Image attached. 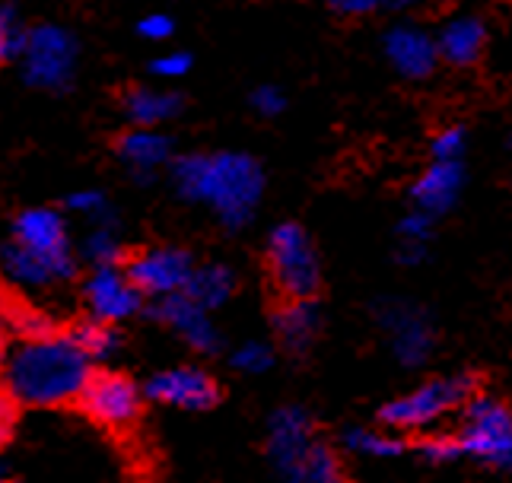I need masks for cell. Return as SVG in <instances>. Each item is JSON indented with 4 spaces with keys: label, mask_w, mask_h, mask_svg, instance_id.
I'll list each match as a JSON object with an SVG mask.
<instances>
[{
    "label": "cell",
    "mask_w": 512,
    "mask_h": 483,
    "mask_svg": "<svg viewBox=\"0 0 512 483\" xmlns=\"http://www.w3.org/2000/svg\"><path fill=\"white\" fill-rule=\"evenodd\" d=\"M172 185L188 204L207 207L226 232H239L255 220L268 175L252 153H182L169 159Z\"/></svg>",
    "instance_id": "6da1fadb"
},
{
    "label": "cell",
    "mask_w": 512,
    "mask_h": 483,
    "mask_svg": "<svg viewBox=\"0 0 512 483\" xmlns=\"http://www.w3.org/2000/svg\"><path fill=\"white\" fill-rule=\"evenodd\" d=\"M96 363L86 356L67 331H51L7 350L0 379L20 407H67Z\"/></svg>",
    "instance_id": "7a4b0ae2"
},
{
    "label": "cell",
    "mask_w": 512,
    "mask_h": 483,
    "mask_svg": "<svg viewBox=\"0 0 512 483\" xmlns=\"http://www.w3.org/2000/svg\"><path fill=\"white\" fill-rule=\"evenodd\" d=\"M264 271L277 299H319L322 261L303 223H280L264 245Z\"/></svg>",
    "instance_id": "3957f363"
},
{
    "label": "cell",
    "mask_w": 512,
    "mask_h": 483,
    "mask_svg": "<svg viewBox=\"0 0 512 483\" xmlns=\"http://www.w3.org/2000/svg\"><path fill=\"white\" fill-rule=\"evenodd\" d=\"M478 388H481L478 372L439 375V379L417 385L414 391H408V395L382 404L379 423L385 429H398V433H420V429H430L446 414L462 407Z\"/></svg>",
    "instance_id": "277c9868"
},
{
    "label": "cell",
    "mask_w": 512,
    "mask_h": 483,
    "mask_svg": "<svg viewBox=\"0 0 512 483\" xmlns=\"http://www.w3.org/2000/svg\"><path fill=\"white\" fill-rule=\"evenodd\" d=\"M20 74L26 86L42 89V93H67L77 77L80 45L74 32L55 23H39L23 29V42L16 51Z\"/></svg>",
    "instance_id": "5b68a950"
},
{
    "label": "cell",
    "mask_w": 512,
    "mask_h": 483,
    "mask_svg": "<svg viewBox=\"0 0 512 483\" xmlns=\"http://www.w3.org/2000/svg\"><path fill=\"white\" fill-rule=\"evenodd\" d=\"M74 407L90 423L109 429L115 436H128L144 420V388L128 372L93 366L77 391Z\"/></svg>",
    "instance_id": "8992f818"
},
{
    "label": "cell",
    "mask_w": 512,
    "mask_h": 483,
    "mask_svg": "<svg viewBox=\"0 0 512 483\" xmlns=\"http://www.w3.org/2000/svg\"><path fill=\"white\" fill-rule=\"evenodd\" d=\"M462 455L487 464L493 471L512 468V410L506 401L474 391L462 404V429H458Z\"/></svg>",
    "instance_id": "52a82bcc"
},
{
    "label": "cell",
    "mask_w": 512,
    "mask_h": 483,
    "mask_svg": "<svg viewBox=\"0 0 512 483\" xmlns=\"http://www.w3.org/2000/svg\"><path fill=\"white\" fill-rule=\"evenodd\" d=\"M379 328L388 334V344L401 366L417 369L433 356L436 350V325L430 312L411 299H392L376 306Z\"/></svg>",
    "instance_id": "ba28073f"
},
{
    "label": "cell",
    "mask_w": 512,
    "mask_h": 483,
    "mask_svg": "<svg viewBox=\"0 0 512 483\" xmlns=\"http://www.w3.org/2000/svg\"><path fill=\"white\" fill-rule=\"evenodd\" d=\"M144 312L150 321H156V325H163L175 337H182L194 353L217 356L223 350V337L214 328V321H210V312L201 309L194 299H188L182 290L156 296L153 302H144Z\"/></svg>",
    "instance_id": "9c48e42d"
},
{
    "label": "cell",
    "mask_w": 512,
    "mask_h": 483,
    "mask_svg": "<svg viewBox=\"0 0 512 483\" xmlns=\"http://www.w3.org/2000/svg\"><path fill=\"white\" fill-rule=\"evenodd\" d=\"M121 267H125L128 280L144 293V299H156V296L182 290L191 267H194V258L188 248L156 245V248H137V252H128Z\"/></svg>",
    "instance_id": "30bf717a"
},
{
    "label": "cell",
    "mask_w": 512,
    "mask_h": 483,
    "mask_svg": "<svg viewBox=\"0 0 512 483\" xmlns=\"http://www.w3.org/2000/svg\"><path fill=\"white\" fill-rule=\"evenodd\" d=\"M144 398L175 410L204 414L223 401V385L201 366H172L153 375L144 388Z\"/></svg>",
    "instance_id": "8fae6325"
},
{
    "label": "cell",
    "mask_w": 512,
    "mask_h": 483,
    "mask_svg": "<svg viewBox=\"0 0 512 483\" xmlns=\"http://www.w3.org/2000/svg\"><path fill=\"white\" fill-rule=\"evenodd\" d=\"M83 302H86V309H90L93 318L121 325V321H128V318L144 312L147 299L128 280L125 267L105 264V267H93L90 277L83 280Z\"/></svg>",
    "instance_id": "7c38bea8"
},
{
    "label": "cell",
    "mask_w": 512,
    "mask_h": 483,
    "mask_svg": "<svg viewBox=\"0 0 512 483\" xmlns=\"http://www.w3.org/2000/svg\"><path fill=\"white\" fill-rule=\"evenodd\" d=\"M315 429H319L315 426V417L303 404H284L271 414L268 445H264V449H268V458L280 477L293 480L299 461H303V455L309 452V445L319 439Z\"/></svg>",
    "instance_id": "4fadbf2b"
},
{
    "label": "cell",
    "mask_w": 512,
    "mask_h": 483,
    "mask_svg": "<svg viewBox=\"0 0 512 483\" xmlns=\"http://www.w3.org/2000/svg\"><path fill=\"white\" fill-rule=\"evenodd\" d=\"M465 159H433L417 182L411 185L408 198L417 210L430 213V217H446V213L458 204L465 188Z\"/></svg>",
    "instance_id": "5bb4252c"
},
{
    "label": "cell",
    "mask_w": 512,
    "mask_h": 483,
    "mask_svg": "<svg viewBox=\"0 0 512 483\" xmlns=\"http://www.w3.org/2000/svg\"><path fill=\"white\" fill-rule=\"evenodd\" d=\"M0 271L13 283L29 286V290H48V286L70 283L80 271V261H51L20 242H7L0 248Z\"/></svg>",
    "instance_id": "9a60e30c"
},
{
    "label": "cell",
    "mask_w": 512,
    "mask_h": 483,
    "mask_svg": "<svg viewBox=\"0 0 512 483\" xmlns=\"http://www.w3.org/2000/svg\"><path fill=\"white\" fill-rule=\"evenodd\" d=\"M13 242H20L32 252H39L51 261H77L70 252L67 220L55 207H29L13 220Z\"/></svg>",
    "instance_id": "2e32d148"
},
{
    "label": "cell",
    "mask_w": 512,
    "mask_h": 483,
    "mask_svg": "<svg viewBox=\"0 0 512 483\" xmlns=\"http://www.w3.org/2000/svg\"><path fill=\"white\" fill-rule=\"evenodd\" d=\"M382 51L404 80H430L439 67L436 39L417 26H392L382 39Z\"/></svg>",
    "instance_id": "e0dca14e"
},
{
    "label": "cell",
    "mask_w": 512,
    "mask_h": 483,
    "mask_svg": "<svg viewBox=\"0 0 512 483\" xmlns=\"http://www.w3.org/2000/svg\"><path fill=\"white\" fill-rule=\"evenodd\" d=\"M271 325L280 347L293 356H306L322 334L319 299H277L271 312Z\"/></svg>",
    "instance_id": "ac0fdd59"
},
{
    "label": "cell",
    "mask_w": 512,
    "mask_h": 483,
    "mask_svg": "<svg viewBox=\"0 0 512 483\" xmlns=\"http://www.w3.org/2000/svg\"><path fill=\"white\" fill-rule=\"evenodd\" d=\"M115 156L121 163H128V169L140 178V182H150L153 172L169 166V159L175 156V143L163 131L137 128L134 124L131 131H125L115 140Z\"/></svg>",
    "instance_id": "d6986e66"
},
{
    "label": "cell",
    "mask_w": 512,
    "mask_h": 483,
    "mask_svg": "<svg viewBox=\"0 0 512 483\" xmlns=\"http://www.w3.org/2000/svg\"><path fill=\"white\" fill-rule=\"evenodd\" d=\"M490 32L481 16H455L436 35V55L452 67H474L487 51Z\"/></svg>",
    "instance_id": "ffe728a7"
},
{
    "label": "cell",
    "mask_w": 512,
    "mask_h": 483,
    "mask_svg": "<svg viewBox=\"0 0 512 483\" xmlns=\"http://www.w3.org/2000/svg\"><path fill=\"white\" fill-rule=\"evenodd\" d=\"M121 109L128 121L137 128H160V124L179 118L185 112V96L172 89H153V86H128L121 93Z\"/></svg>",
    "instance_id": "44dd1931"
},
{
    "label": "cell",
    "mask_w": 512,
    "mask_h": 483,
    "mask_svg": "<svg viewBox=\"0 0 512 483\" xmlns=\"http://www.w3.org/2000/svg\"><path fill=\"white\" fill-rule=\"evenodd\" d=\"M182 293L198 302V306L207 309V312L223 309L236 293V271H233V267H226V264H217V261L194 264L185 286H182Z\"/></svg>",
    "instance_id": "7402d4cb"
},
{
    "label": "cell",
    "mask_w": 512,
    "mask_h": 483,
    "mask_svg": "<svg viewBox=\"0 0 512 483\" xmlns=\"http://www.w3.org/2000/svg\"><path fill=\"white\" fill-rule=\"evenodd\" d=\"M70 341H74L86 356H90L93 363H105L109 356L118 353L121 347V331L112 321H102V318H80L74 325L67 328Z\"/></svg>",
    "instance_id": "603a6c76"
},
{
    "label": "cell",
    "mask_w": 512,
    "mask_h": 483,
    "mask_svg": "<svg viewBox=\"0 0 512 483\" xmlns=\"http://www.w3.org/2000/svg\"><path fill=\"white\" fill-rule=\"evenodd\" d=\"M341 449L347 455H360V458H398L408 452V439L385 433V429L347 426L341 433Z\"/></svg>",
    "instance_id": "cb8c5ba5"
},
{
    "label": "cell",
    "mask_w": 512,
    "mask_h": 483,
    "mask_svg": "<svg viewBox=\"0 0 512 483\" xmlns=\"http://www.w3.org/2000/svg\"><path fill=\"white\" fill-rule=\"evenodd\" d=\"M344 477H347L344 458L325 439H315L309 445V452L303 455V461H299V468L293 474L296 483H341Z\"/></svg>",
    "instance_id": "d4e9b609"
},
{
    "label": "cell",
    "mask_w": 512,
    "mask_h": 483,
    "mask_svg": "<svg viewBox=\"0 0 512 483\" xmlns=\"http://www.w3.org/2000/svg\"><path fill=\"white\" fill-rule=\"evenodd\" d=\"M80 258L90 267H105V264H125L128 248L121 242L115 223H93L80 245Z\"/></svg>",
    "instance_id": "484cf974"
},
{
    "label": "cell",
    "mask_w": 512,
    "mask_h": 483,
    "mask_svg": "<svg viewBox=\"0 0 512 483\" xmlns=\"http://www.w3.org/2000/svg\"><path fill=\"white\" fill-rule=\"evenodd\" d=\"M408 452H417L430 464H452L462 458V445L452 433H423L420 429L414 439H408Z\"/></svg>",
    "instance_id": "4316f807"
},
{
    "label": "cell",
    "mask_w": 512,
    "mask_h": 483,
    "mask_svg": "<svg viewBox=\"0 0 512 483\" xmlns=\"http://www.w3.org/2000/svg\"><path fill=\"white\" fill-rule=\"evenodd\" d=\"M64 210L70 213H80L83 220L90 223H118L115 210L109 204V198H105V191L99 188H80V191H70L64 198Z\"/></svg>",
    "instance_id": "83f0119b"
},
{
    "label": "cell",
    "mask_w": 512,
    "mask_h": 483,
    "mask_svg": "<svg viewBox=\"0 0 512 483\" xmlns=\"http://www.w3.org/2000/svg\"><path fill=\"white\" fill-rule=\"evenodd\" d=\"M277 360V353L271 344H261V341H249L236 347V353H229V366L236 372H245V375H261L268 372Z\"/></svg>",
    "instance_id": "f1b7e54d"
},
{
    "label": "cell",
    "mask_w": 512,
    "mask_h": 483,
    "mask_svg": "<svg viewBox=\"0 0 512 483\" xmlns=\"http://www.w3.org/2000/svg\"><path fill=\"white\" fill-rule=\"evenodd\" d=\"M23 42V26L20 16L10 4H0V67L16 61V51H20Z\"/></svg>",
    "instance_id": "f546056e"
},
{
    "label": "cell",
    "mask_w": 512,
    "mask_h": 483,
    "mask_svg": "<svg viewBox=\"0 0 512 483\" xmlns=\"http://www.w3.org/2000/svg\"><path fill=\"white\" fill-rule=\"evenodd\" d=\"M433 159H465L468 153V128L465 124H449L430 140Z\"/></svg>",
    "instance_id": "4dcf8cb0"
},
{
    "label": "cell",
    "mask_w": 512,
    "mask_h": 483,
    "mask_svg": "<svg viewBox=\"0 0 512 483\" xmlns=\"http://www.w3.org/2000/svg\"><path fill=\"white\" fill-rule=\"evenodd\" d=\"M249 105L261 118H277L287 112V93L274 83H261L249 93Z\"/></svg>",
    "instance_id": "1f68e13d"
},
{
    "label": "cell",
    "mask_w": 512,
    "mask_h": 483,
    "mask_svg": "<svg viewBox=\"0 0 512 483\" xmlns=\"http://www.w3.org/2000/svg\"><path fill=\"white\" fill-rule=\"evenodd\" d=\"M398 236L404 242H423V245H430L433 236H436V217H430V213H423V210L414 207L408 217H401Z\"/></svg>",
    "instance_id": "d6a6232c"
},
{
    "label": "cell",
    "mask_w": 512,
    "mask_h": 483,
    "mask_svg": "<svg viewBox=\"0 0 512 483\" xmlns=\"http://www.w3.org/2000/svg\"><path fill=\"white\" fill-rule=\"evenodd\" d=\"M191 67H194V58H191V51H182V48H175V51H166V55L160 58H153L150 61V70L156 77H166V80H182L191 74Z\"/></svg>",
    "instance_id": "836d02e7"
},
{
    "label": "cell",
    "mask_w": 512,
    "mask_h": 483,
    "mask_svg": "<svg viewBox=\"0 0 512 483\" xmlns=\"http://www.w3.org/2000/svg\"><path fill=\"white\" fill-rule=\"evenodd\" d=\"M20 404H16V398L10 395V391L0 385V452L7 449V445L13 442L16 436V426H20Z\"/></svg>",
    "instance_id": "e575fe53"
},
{
    "label": "cell",
    "mask_w": 512,
    "mask_h": 483,
    "mask_svg": "<svg viewBox=\"0 0 512 483\" xmlns=\"http://www.w3.org/2000/svg\"><path fill=\"white\" fill-rule=\"evenodd\" d=\"M137 35L147 42H169L175 35V20L169 13H147L144 20L137 23Z\"/></svg>",
    "instance_id": "d590c367"
},
{
    "label": "cell",
    "mask_w": 512,
    "mask_h": 483,
    "mask_svg": "<svg viewBox=\"0 0 512 483\" xmlns=\"http://www.w3.org/2000/svg\"><path fill=\"white\" fill-rule=\"evenodd\" d=\"M325 4L347 20H357V16H369L385 7V0H325Z\"/></svg>",
    "instance_id": "8d00e7d4"
},
{
    "label": "cell",
    "mask_w": 512,
    "mask_h": 483,
    "mask_svg": "<svg viewBox=\"0 0 512 483\" xmlns=\"http://www.w3.org/2000/svg\"><path fill=\"white\" fill-rule=\"evenodd\" d=\"M427 255H430V245H423V242H404L401 239V245H398V264H408V267H417V264H423L427 261Z\"/></svg>",
    "instance_id": "74e56055"
},
{
    "label": "cell",
    "mask_w": 512,
    "mask_h": 483,
    "mask_svg": "<svg viewBox=\"0 0 512 483\" xmlns=\"http://www.w3.org/2000/svg\"><path fill=\"white\" fill-rule=\"evenodd\" d=\"M417 0H385L382 10H392V13H401V10H411Z\"/></svg>",
    "instance_id": "f35d334b"
},
{
    "label": "cell",
    "mask_w": 512,
    "mask_h": 483,
    "mask_svg": "<svg viewBox=\"0 0 512 483\" xmlns=\"http://www.w3.org/2000/svg\"><path fill=\"white\" fill-rule=\"evenodd\" d=\"M7 325L0 321V369H4V360H7Z\"/></svg>",
    "instance_id": "ab89813d"
},
{
    "label": "cell",
    "mask_w": 512,
    "mask_h": 483,
    "mask_svg": "<svg viewBox=\"0 0 512 483\" xmlns=\"http://www.w3.org/2000/svg\"><path fill=\"white\" fill-rule=\"evenodd\" d=\"M13 477V471H10V464L4 461V458H0V483H7Z\"/></svg>",
    "instance_id": "60d3db41"
}]
</instances>
